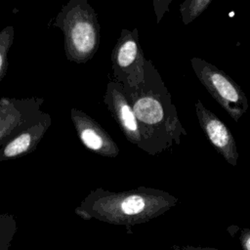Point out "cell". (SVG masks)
I'll use <instances>...</instances> for the list:
<instances>
[{
	"label": "cell",
	"instance_id": "obj_8",
	"mask_svg": "<svg viewBox=\"0 0 250 250\" xmlns=\"http://www.w3.org/2000/svg\"><path fill=\"white\" fill-rule=\"evenodd\" d=\"M29 144H30V136L27 134H22L7 146L5 149V155L15 156L17 154H20L22 151L27 149Z\"/></svg>",
	"mask_w": 250,
	"mask_h": 250
},
{
	"label": "cell",
	"instance_id": "obj_7",
	"mask_svg": "<svg viewBox=\"0 0 250 250\" xmlns=\"http://www.w3.org/2000/svg\"><path fill=\"white\" fill-rule=\"evenodd\" d=\"M227 231L231 237L238 240L242 250H250V226L245 228L230 226L227 229Z\"/></svg>",
	"mask_w": 250,
	"mask_h": 250
},
{
	"label": "cell",
	"instance_id": "obj_10",
	"mask_svg": "<svg viewBox=\"0 0 250 250\" xmlns=\"http://www.w3.org/2000/svg\"><path fill=\"white\" fill-rule=\"evenodd\" d=\"M121 116H122V120L124 122V125L126 126V128L130 131H137V122H136V117L134 115V112L132 111V109L127 105L124 104L121 107Z\"/></svg>",
	"mask_w": 250,
	"mask_h": 250
},
{
	"label": "cell",
	"instance_id": "obj_11",
	"mask_svg": "<svg viewBox=\"0 0 250 250\" xmlns=\"http://www.w3.org/2000/svg\"><path fill=\"white\" fill-rule=\"evenodd\" d=\"M172 250H221L215 247L209 246H193V245H177L174 244L171 246Z\"/></svg>",
	"mask_w": 250,
	"mask_h": 250
},
{
	"label": "cell",
	"instance_id": "obj_3",
	"mask_svg": "<svg viewBox=\"0 0 250 250\" xmlns=\"http://www.w3.org/2000/svg\"><path fill=\"white\" fill-rule=\"evenodd\" d=\"M135 117L147 125H160L165 120L171 125L184 129L178 117L166 116V111L162 102L153 97H143L139 99L133 108Z\"/></svg>",
	"mask_w": 250,
	"mask_h": 250
},
{
	"label": "cell",
	"instance_id": "obj_4",
	"mask_svg": "<svg viewBox=\"0 0 250 250\" xmlns=\"http://www.w3.org/2000/svg\"><path fill=\"white\" fill-rule=\"evenodd\" d=\"M71 38L75 48L81 53H89L96 42L94 29L88 22H78L72 29Z\"/></svg>",
	"mask_w": 250,
	"mask_h": 250
},
{
	"label": "cell",
	"instance_id": "obj_12",
	"mask_svg": "<svg viewBox=\"0 0 250 250\" xmlns=\"http://www.w3.org/2000/svg\"><path fill=\"white\" fill-rule=\"evenodd\" d=\"M2 62H3V59H2V56L0 55V69L2 67Z\"/></svg>",
	"mask_w": 250,
	"mask_h": 250
},
{
	"label": "cell",
	"instance_id": "obj_2",
	"mask_svg": "<svg viewBox=\"0 0 250 250\" xmlns=\"http://www.w3.org/2000/svg\"><path fill=\"white\" fill-rule=\"evenodd\" d=\"M195 113L199 125L210 144L229 164L235 166L237 164L238 152L235 139L228 126L216 114L207 109L200 100L195 104Z\"/></svg>",
	"mask_w": 250,
	"mask_h": 250
},
{
	"label": "cell",
	"instance_id": "obj_9",
	"mask_svg": "<svg viewBox=\"0 0 250 250\" xmlns=\"http://www.w3.org/2000/svg\"><path fill=\"white\" fill-rule=\"evenodd\" d=\"M83 143L92 149H99L102 146L101 138L92 130H84L81 134Z\"/></svg>",
	"mask_w": 250,
	"mask_h": 250
},
{
	"label": "cell",
	"instance_id": "obj_6",
	"mask_svg": "<svg viewBox=\"0 0 250 250\" xmlns=\"http://www.w3.org/2000/svg\"><path fill=\"white\" fill-rule=\"evenodd\" d=\"M137 57V44L135 41H126L118 52V63L121 66H128Z\"/></svg>",
	"mask_w": 250,
	"mask_h": 250
},
{
	"label": "cell",
	"instance_id": "obj_5",
	"mask_svg": "<svg viewBox=\"0 0 250 250\" xmlns=\"http://www.w3.org/2000/svg\"><path fill=\"white\" fill-rule=\"evenodd\" d=\"M211 0H186L181 4L180 11L184 24L190 23L200 16L211 4Z\"/></svg>",
	"mask_w": 250,
	"mask_h": 250
},
{
	"label": "cell",
	"instance_id": "obj_1",
	"mask_svg": "<svg viewBox=\"0 0 250 250\" xmlns=\"http://www.w3.org/2000/svg\"><path fill=\"white\" fill-rule=\"evenodd\" d=\"M190 64L214 100L234 121H238L248 109L247 98L238 84L226 72L202 59L194 57Z\"/></svg>",
	"mask_w": 250,
	"mask_h": 250
}]
</instances>
